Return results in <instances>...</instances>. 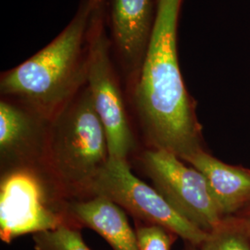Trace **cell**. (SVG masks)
Here are the masks:
<instances>
[{
    "mask_svg": "<svg viewBox=\"0 0 250 250\" xmlns=\"http://www.w3.org/2000/svg\"><path fill=\"white\" fill-rule=\"evenodd\" d=\"M183 0H158L151 39L135 76L134 102L150 148L183 161L201 150V128L186 88L177 54V25Z\"/></svg>",
    "mask_w": 250,
    "mask_h": 250,
    "instance_id": "6da1fadb",
    "label": "cell"
},
{
    "mask_svg": "<svg viewBox=\"0 0 250 250\" xmlns=\"http://www.w3.org/2000/svg\"><path fill=\"white\" fill-rule=\"evenodd\" d=\"M96 8L82 0L71 22L51 43L2 74L1 95L51 121L87 83L89 33Z\"/></svg>",
    "mask_w": 250,
    "mask_h": 250,
    "instance_id": "7a4b0ae2",
    "label": "cell"
},
{
    "mask_svg": "<svg viewBox=\"0 0 250 250\" xmlns=\"http://www.w3.org/2000/svg\"><path fill=\"white\" fill-rule=\"evenodd\" d=\"M108 158L106 133L85 85L49 122L42 164L71 199L89 196Z\"/></svg>",
    "mask_w": 250,
    "mask_h": 250,
    "instance_id": "3957f363",
    "label": "cell"
},
{
    "mask_svg": "<svg viewBox=\"0 0 250 250\" xmlns=\"http://www.w3.org/2000/svg\"><path fill=\"white\" fill-rule=\"evenodd\" d=\"M68 199L42 163L2 170L0 237L11 243L21 235L70 224Z\"/></svg>",
    "mask_w": 250,
    "mask_h": 250,
    "instance_id": "277c9868",
    "label": "cell"
},
{
    "mask_svg": "<svg viewBox=\"0 0 250 250\" xmlns=\"http://www.w3.org/2000/svg\"><path fill=\"white\" fill-rule=\"evenodd\" d=\"M93 196L107 197L139 223L162 226L189 245H198L208 236V232L182 217L155 188L137 178L128 160L108 158L90 186L88 197Z\"/></svg>",
    "mask_w": 250,
    "mask_h": 250,
    "instance_id": "5b68a950",
    "label": "cell"
},
{
    "mask_svg": "<svg viewBox=\"0 0 250 250\" xmlns=\"http://www.w3.org/2000/svg\"><path fill=\"white\" fill-rule=\"evenodd\" d=\"M140 165L154 188L188 222L208 232L224 221L204 176L188 167L171 152L149 148L142 152Z\"/></svg>",
    "mask_w": 250,
    "mask_h": 250,
    "instance_id": "8992f818",
    "label": "cell"
},
{
    "mask_svg": "<svg viewBox=\"0 0 250 250\" xmlns=\"http://www.w3.org/2000/svg\"><path fill=\"white\" fill-rule=\"evenodd\" d=\"M96 10L89 33L87 87L104 127L109 158L128 160L135 148L123 94L109 57V43Z\"/></svg>",
    "mask_w": 250,
    "mask_h": 250,
    "instance_id": "52a82bcc",
    "label": "cell"
},
{
    "mask_svg": "<svg viewBox=\"0 0 250 250\" xmlns=\"http://www.w3.org/2000/svg\"><path fill=\"white\" fill-rule=\"evenodd\" d=\"M48 120L20 102H0V156L5 169L42 163Z\"/></svg>",
    "mask_w": 250,
    "mask_h": 250,
    "instance_id": "ba28073f",
    "label": "cell"
},
{
    "mask_svg": "<svg viewBox=\"0 0 250 250\" xmlns=\"http://www.w3.org/2000/svg\"><path fill=\"white\" fill-rule=\"evenodd\" d=\"M153 7L152 0H112V36L130 75H137L147 51L156 18Z\"/></svg>",
    "mask_w": 250,
    "mask_h": 250,
    "instance_id": "9c48e42d",
    "label": "cell"
},
{
    "mask_svg": "<svg viewBox=\"0 0 250 250\" xmlns=\"http://www.w3.org/2000/svg\"><path fill=\"white\" fill-rule=\"evenodd\" d=\"M69 223L98 232L113 250H138L135 231L125 209L107 197L93 196L83 200H69Z\"/></svg>",
    "mask_w": 250,
    "mask_h": 250,
    "instance_id": "30bf717a",
    "label": "cell"
},
{
    "mask_svg": "<svg viewBox=\"0 0 250 250\" xmlns=\"http://www.w3.org/2000/svg\"><path fill=\"white\" fill-rule=\"evenodd\" d=\"M184 161L204 176L224 218L233 217L250 207V170L226 164L204 149L193 153Z\"/></svg>",
    "mask_w": 250,
    "mask_h": 250,
    "instance_id": "8fae6325",
    "label": "cell"
},
{
    "mask_svg": "<svg viewBox=\"0 0 250 250\" xmlns=\"http://www.w3.org/2000/svg\"><path fill=\"white\" fill-rule=\"evenodd\" d=\"M187 250H250V226L237 216L225 218L204 241Z\"/></svg>",
    "mask_w": 250,
    "mask_h": 250,
    "instance_id": "7c38bea8",
    "label": "cell"
},
{
    "mask_svg": "<svg viewBox=\"0 0 250 250\" xmlns=\"http://www.w3.org/2000/svg\"><path fill=\"white\" fill-rule=\"evenodd\" d=\"M33 241L35 250H91L83 239L81 228L70 224L35 233Z\"/></svg>",
    "mask_w": 250,
    "mask_h": 250,
    "instance_id": "4fadbf2b",
    "label": "cell"
},
{
    "mask_svg": "<svg viewBox=\"0 0 250 250\" xmlns=\"http://www.w3.org/2000/svg\"><path fill=\"white\" fill-rule=\"evenodd\" d=\"M135 234L138 250H170L178 237L168 229L156 224H140Z\"/></svg>",
    "mask_w": 250,
    "mask_h": 250,
    "instance_id": "5bb4252c",
    "label": "cell"
},
{
    "mask_svg": "<svg viewBox=\"0 0 250 250\" xmlns=\"http://www.w3.org/2000/svg\"><path fill=\"white\" fill-rule=\"evenodd\" d=\"M239 218H241L242 220L247 224H249L250 226V206L248 207V208L245 210V212L241 216H237Z\"/></svg>",
    "mask_w": 250,
    "mask_h": 250,
    "instance_id": "9a60e30c",
    "label": "cell"
},
{
    "mask_svg": "<svg viewBox=\"0 0 250 250\" xmlns=\"http://www.w3.org/2000/svg\"><path fill=\"white\" fill-rule=\"evenodd\" d=\"M92 3L94 4V6H95L96 8H100L101 3H102V0H92Z\"/></svg>",
    "mask_w": 250,
    "mask_h": 250,
    "instance_id": "2e32d148",
    "label": "cell"
}]
</instances>
